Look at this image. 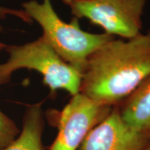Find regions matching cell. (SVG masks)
<instances>
[{
    "label": "cell",
    "instance_id": "cell-1",
    "mask_svg": "<svg viewBox=\"0 0 150 150\" xmlns=\"http://www.w3.org/2000/svg\"><path fill=\"white\" fill-rule=\"evenodd\" d=\"M150 76V30L129 39H110L91 54L79 93L106 107L118 106Z\"/></svg>",
    "mask_w": 150,
    "mask_h": 150
},
{
    "label": "cell",
    "instance_id": "cell-2",
    "mask_svg": "<svg viewBox=\"0 0 150 150\" xmlns=\"http://www.w3.org/2000/svg\"><path fill=\"white\" fill-rule=\"evenodd\" d=\"M24 12L42 29V36L69 64L83 72L91 54L115 36L106 33H93L81 29L79 19L73 17L70 23L56 13L51 0H35L22 4Z\"/></svg>",
    "mask_w": 150,
    "mask_h": 150
},
{
    "label": "cell",
    "instance_id": "cell-5",
    "mask_svg": "<svg viewBox=\"0 0 150 150\" xmlns=\"http://www.w3.org/2000/svg\"><path fill=\"white\" fill-rule=\"evenodd\" d=\"M112 108L100 106L80 93L73 95L60 112L57 136L49 150H76Z\"/></svg>",
    "mask_w": 150,
    "mask_h": 150
},
{
    "label": "cell",
    "instance_id": "cell-8",
    "mask_svg": "<svg viewBox=\"0 0 150 150\" xmlns=\"http://www.w3.org/2000/svg\"><path fill=\"white\" fill-rule=\"evenodd\" d=\"M42 102L29 105L22 119V129L18 136L0 150H44L42 134L45 127Z\"/></svg>",
    "mask_w": 150,
    "mask_h": 150
},
{
    "label": "cell",
    "instance_id": "cell-6",
    "mask_svg": "<svg viewBox=\"0 0 150 150\" xmlns=\"http://www.w3.org/2000/svg\"><path fill=\"white\" fill-rule=\"evenodd\" d=\"M149 142V138L124 122L116 106L91 129L81 150H141Z\"/></svg>",
    "mask_w": 150,
    "mask_h": 150
},
{
    "label": "cell",
    "instance_id": "cell-12",
    "mask_svg": "<svg viewBox=\"0 0 150 150\" xmlns=\"http://www.w3.org/2000/svg\"><path fill=\"white\" fill-rule=\"evenodd\" d=\"M141 150H150V142L149 143H148L145 147L142 148Z\"/></svg>",
    "mask_w": 150,
    "mask_h": 150
},
{
    "label": "cell",
    "instance_id": "cell-11",
    "mask_svg": "<svg viewBox=\"0 0 150 150\" xmlns=\"http://www.w3.org/2000/svg\"><path fill=\"white\" fill-rule=\"evenodd\" d=\"M61 1H62V2L64 3L65 5L69 6V4H70V2H71V1H72V0H61Z\"/></svg>",
    "mask_w": 150,
    "mask_h": 150
},
{
    "label": "cell",
    "instance_id": "cell-3",
    "mask_svg": "<svg viewBox=\"0 0 150 150\" xmlns=\"http://www.w3.org/2000/svg\"><path fill=\"white\" fill-rule=\"evenodd\" d=\"M8 59L0 64V86L7 83L15 71L28 69L40 73L51 95L65 91L79 93L82 72L65 61L42 35L22 45H7Z\"/></svg>",
    "mask_w": 150,
    "mask_h": 150
},
{
    "label": "cell",
    "instance_id": "cell-7",
    "mask_svg": "<svg viewBox=\"0 0 150 150\" xmlns=\"http://www.w3.org/2000/svg\"><path fill=\"white\" fill-rule=\"evenodd\" d=\"M124 122L150 138V76L117 106Z\"/></svg>",
    "mask_w": 150,
    "mask_h": 150
},
{
    "label": "cell",
    "instance_id": "cell-10",
    "mask_svg": "<svg viewBox=\"0 0 150 150\" xmlns=\"http://www.w3.org/2000/svg\"><path fill=\"white\" fill-rule=\"evenodd\" d=\"M7 15H13V16L18 17L24 20V22H31V19L27 16V14L24 12V11H16L13 9H11L8 8H4V7L0 6V18L4 19L6 18ZM2 28L0 26V31H1ZM7 47V45L4 43L0 42V52L5 50Z\"/></svg>",
    "mask_w": 150,
    "mask_h": 150
},
{
    "label": "cell",
    "instance_id": "cell-9",
    "mask_svg": "<svg viewBox=\"0 0 150 150\" xmlns=\"http://www.w3.org/2000/svg\"><path fill=\"white\" fill-rule=\"evenodd\" d=\"M20 130L16 122L0 110V149L8 145L18 136Z\"/></svg>",
    "mask_w": 150,
    "mask_h": 150
},
{
    "label": "cell",
    "instance_id": "cell-4",
    "mask_svg": "<svg viewBox=\"0 0 150 150\" xmlns=\"http://www.w3.org/2000/svg\"><path fill=\"white\" fill-rule=\"evenodd\" d=\"M146 0H72L74 18H86L104 33L129 39L142 33Z\"/></svg>",
    "mask_w": 150,
    "mask_h": 150
}]
</instances>
